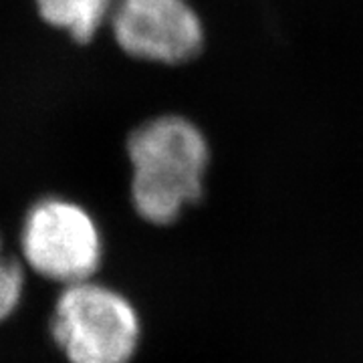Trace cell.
Segmentation results:
<instances>
[{
  "label": "cell",
  "mask_w": 363,
  "mask_h": 363,
  "mask_svg": "<svg viewBox=\"0 0 363 363\" xmlns=\"http://www.w3.org/2000/svg\"><path fill=\"white\" fill-rule=\"evenodd\" d=\"M39 16L75 43L87 45L107 25L117 0H33Z\"/></svg>",
  "instance_id": "obj_5"
},
{
  "label": "cell",
  "mask_w": 363,
  "mask_h": 363,
  "mask_svg": "<svg viewBox=\"0 0 363 363\" xmlns=\"http://www.w3.org/2000/svg\"><path fill=\"white\" fill-rule=\"evenodd\" d=\"M21 247L33 271L61 285L91 281L104 257L97 222L85 208L61 196H47L26 210Z\"/></svg>",
  "instance_id": "obj_3"
},
{
  "label": "cell",
  "mask_w": 363,
  "mask_h": 363,
  "mask_svg": "<svg viewBox=\"0 0 363 363\" xmlns=\"http://www.w3.org/2000/svg\"><path fill=\"white\" fill-rule=\"evenodd\" d=\"M130 194L135 212L150 224L168 226L204 194L210 147L206 135L188 117H150L125 142Z\"/></svg>",
  "instance_id": "obj_1"
},
{
  "label": "cell",
  "mask_w": 363,
  "mask_h": 363,
  "mask_svg": "<svg viewBox=\"0 0 363 363\" xmlns=\"http://www.w3.org/2000/svg\"><path fill=\"white\" fill-rule=\"evenodd\" d=\"M51 331L71 363H130L140 343V319L130 301L91 281L65 286Z\"/></svg>",
  "instance_id": "obj_2"
},
{
  "label": "cell",
  "mask_w": 363,
  "mask_h": 363,
  "mask_svg": "<svg viewBox=\"0 0 363 363\" xmlns=\"http://www.w3.org/2000/svg\"><path fill=\"white\" fill-rule=\"evenodd\" d=\"M107 25L131 59L184 65L204 47V25L188 0H117Z\"/></svg>",
  "instance_id": "obj_4"
},
{
  "label": "cell",
  "mask_w": 363,
  "mask_h": 363,
  "mask_svg": "<svg viewBox=\"0 0 363 363\" xmlns=\"http://www.w3.org/2000/svg\"><path fill=\"white\" fill-rule=\"evenodd\" d=\"M23 285H25V277L21 264L13 257L4 255L0 240V321L11 317L18 307L23 297Z\"/></svg>",
  "instance_id": "obj_6"
}]
</instances>
